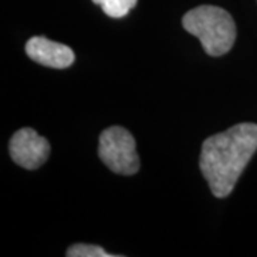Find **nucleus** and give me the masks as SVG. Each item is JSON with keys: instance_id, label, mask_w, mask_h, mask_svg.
I'll use <instances>...</instances> for the list:
<instances>
[{"instance_id": "nucleus-7", "label": "nucleus", "mask_w": 257, "mask_h": 257, "mask_svg": "<svg viewBox=\"0 0 257 257\" xmlns=\"http://www.w3.org/2000/svg\"><path fill=\"white\" fill-rule=\"evenodd\" d=\"M67 257H111L107 251H104L99 246H93V244H74L72 247H69Z\"/></svg>"}, {"instance_id": "nucleus-4", "label": "nucleus", "mask_w": 257, "mask_h": 257, "mask_svg": "<svg viewBox=\"0 0 257 257\" xmlns=\"http://www.w3.org/2000/svg\"><path fill=\"white\" fill-rule=\"evenodd\" d=\"M9 152L16 165L28 170H35L45 165L49 159L50 145L35 128L23 127L10 139Z\"/></svg>"}, {"instance_id": "nucleus-5", "label": "nucleus", "mask_w": 257, "mask_h": 257, "mask_svg": "<svg viewBox=\"0 0 257 257\" xmlns=\"http://www.w3.org/2000/svg\"><path fill=\"white\" fill-rule=\"evenodd\" d=\"M26 53L33 62L52 69H66L74 62V53L70 47L43 36L29 39Z\"/></svg>"}, {"instance_id": "nucleus-6", "label": "nucleus", "mask_w": 257, "mask_h": 257, "mask_svg": "<svg viewBox=\"0 0 257 257\" xmlns=\"http://www.w3.org/2000/svg\"><path fill=\"white\" fill-rule=\"evenodd\" d=\"M93 3L101 6L103 12L113 19L124 18L138 3V0H93Z\"/></svg>"}, {"instance_id": "nucleus-2", "label": "nucleus", "mask_w": 257, "mask_h": 257, "mask_svg": "<svg viewBox=\"0 0 257 257\" xmlns=\"http://www.w3.org/2000/svg\"><path fill=\"white\" fill-rule=\"evenodd\" d=\"M183 28L196 36L209 56H223L236 40V23L226 12L217 6H199L183 16Z\"/></svg>"}, {"instance_id": "nucleus-3", "label": "nucleus", "mask_w": 257, "mask_h": 257, "mask_svg": "<svg viewBox=\"0 0 257 257\" xmlns=\"http://www.w3.org/2000/svg\"><path fill=\"white\" fill-rule=\"evenodd\" d=\"M99 157L117 175L130 176L139 172L140 160L132 133L120 126L106 128L99 139Z\"/></svg>"}, {"instance_id": "nucleus-1", "label": "nucleus", "mask_w": 257, "mask_h": 257, "mask_svg": "<svg viewBox=\"0 0 257 257\" xmlns=\"http://www.w3.org/2000/svg\"><path fill=\"white\" fill-rule=\"evenodd\" d=\"M257 150V124L239 123L203 142L200 172L211 193L227 197Z\"/></svg>"}]
</instances>
